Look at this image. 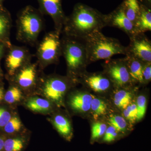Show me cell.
I'll use <instances>...</instances> for the list:
<instances>
[{
    "label": "cell",
    "mask_w": 151,
    "mask_h": 151,
    "mask_svg": "<svg viewBox=\"0 0 151 151\" xmlns=\"http://www.w3.org/2000/svg\"><path fill=\"white\" fill-rule=\"evenodd\" d=\"M82 83L94 92L103 93L108 91L113 86L110 78L104 72L85 73L80 76Z\"/></svg>",
    "instance_id": "11"
},
{
    "label": "cell",
    "mask_w": 151,
    "mask_h": 151,
    "mask_svg": "<svg viewBox=\"0 0 151 151\" xmlns=\"http://www.w3.org/2000/svg\"><path fill=\"white\" fill-rule=\"evenodd\" d=\"M61 33L53 31L47 33L37 46V57L43 65L58 62L62 56Z\"/></svg>",
    "instance_id": "5"
},
{
    "label": "cell",
    "mask_w": 151,
    "mask_h": 151,
    "mask_svg": "<svg viewBox=\"0 0 151 151\" xmlns=\"http://www.w3.org/2000/svg\"><path fill=\"white\" fill-rule=\"evenodd\" d=\"M84 40L88 64L100 60L110 59L115 55L127 54V47L122 45L118 40L106 36L101 31L92 34Z\"/></svg>",
    "instance_id": "2"
},
{
    "label": "cell",
    "mask_w": 151,
    "mask_h": 151,
    "mask_svg": "<svg viewBox=\"0 0 151 151\" xmlns=\"http://www.w3.org/2000/svg\"><path fill=\"white\" fill-rule=\"evenodd\" d=\"M103 67V72L110 78L114 86L126 88L133 85L125 58L106 60Z\"/></svg>",
    "instance_id": "6"
},
{
    "label": "cell",
    "mask_w": 151,
    "mask_h": 151,
    "mask_svg": "<svg viewBox=\"0 0 151 151\" xmlns=\"http://www.w3.org/2000/svg\"><path fill=\"white\" fill-rule=\"evenodd\" d=\"M129 38L126 55H132L143 62H151V42L145 33L137 34Z\"/></svg>",
    "instance_id": "8"
},
{
    "label": "cell",
    "mask_w": 151,
    "mask_h": 151,
    "mask_svg": "<svg viewBox=\"0 0 151 151\" xmlns=\"http://www.w3.org/2000/svg\"><path fill=\"white\" fill-rule=\"evenodd\" d=\"M1 69H0V75H1Z\"/></svg>",
    "instance_id": "37"
},
{
    "label": "cell",
    "mask_w": 151,
    "mask_h": 151,
    "mask_svg": "<svg viewBox=\"0 0 151 151\" xmlns=\"http://www.w3.org/2000/svg\"><path fill=\"white\" fill-rule=\"evenodd\" d=\"M61 38L62 55L65 58L70 75L80 77L86 72L88 64L87 52L84 40L63 35Z\"/></svg>",
    "instance_id": "3"
},
{
    "label": "cell",
    "mask_w": 151,
    "mask_h": 151,
    "mask_svg": "<svg viewBox=\"0 0 151 151\" xmlns=\"http://www.w3.org/2000/svg\"><path fill=\"white\" fill-rule=\"evenodd\" d=\"M4 98V90L2 87H0V102Z\"/></svg>",
    "instance_id": "34"
},
{
    "label": "cell",
    "mask_w": 151,
    "mask_h": 151,
    "mask_svg": "<svg viewBox=\"0 0 151 151\" xmlns=\"http://www.w3.org/2000/svg\"><path fill=\"white\" fill-rule=\"evenodd\" d=\"M123 115L125 119L132 124L137 121V111L136 103H132L125 108Z\"/></svg>",
    "instance_id": "28"
},
{
    "label": "cell",
    "mask_w": 151,
    "mask_h": 151,
    "mask_svg": "<svg viewBox=\"0 0 151 151\" xmlns=\"http://www.w3.org/2000/svg\"><path fill=\"white\" fill-rule=\"evenodd\" d=\"M31 57L27 49L22 47L11 46L6 58V65L10 75H14L20 68L29 63Z\"/></svg>",
    "instance_id": "10"
},
{
    "label": "cell",
    "mask_w": 151,
    "mask_h": 151,
    "mask_svg": "<svg viewBox=\"0 0 151 151\" xmlns=\"http://www.w3.org/2000/svg\"><path fill=\"white\" fill-rule=\"evenodd\" d=\"M121 7L126 16L135 25L140 13L141 6L138 0H125Z\"/></svg>",
    "instance_id": "19"
},
{
    "label": "cell",
    "mask_w": 151,
    "mask_h": 151,
    "mask_svg": "<svg viewBox=\"0 0 151 151\" xmlns=\"http://www.w3.org/2000/svg\"><path fill=\"white\" fill-rule=\"evenodd\" d=\"M52 122L58 133L66 140H70L72 137V129L68 119L58 115L54 117Z\"/></svg>",
    "instance_id": "18"
},
{
    "label": "cell",
    "mask_w": 151,
    "mask_h": 151,
    "mask_svg": "<svg viewBox=\"0 0 151 151\" xmlns=\"http://www.w3.org/2000/svg\"><path fill=\"white\" fill-rule=\"evenodd\" d=\"M147 101L146 97L144 95H139L137 97L136 103L137 111V121L142 120L145 115Z\"/></svg>",
    "instance_id": "29"
},
{
    "label": "cell",
    "mask_w": 151,
    "mask_h": 151,
    "mask_svg": "<svg viewBox=\"0 0 151 151\" xmlns=\"http://www.w3.org/2000/svg\"><path fill=\"white\" fill-rule=\"evenodd\" d=\"M124 58L133 84H143L142 69L145 62L132 55H126Z\"/></svg>",
    "instance_id": "15"
},
{
    "label": "cell",
    "mask_w": 151,
    "mask_h": 151,
    "mask_svg": "<svg viewBox=\"0 0 151 151\" xmlns=\"http://www.w3.org/2000/svg\"><path fill=\"white\" fill-rule=\"evenodd\" d=\"M4 142L5 141L3 139L0 138V151H1L4 149Z\"/></svg>",
    "instance_id": "35"
},
{
    "label": "cell",
    "mask_w": 151,
    "mask_h": 151,
    "mask_svg": "<svg viewBox=\"0 0 151 151\" xmlns=\"http://www.w3.org/2000/svg\"><path fill=\"white\" fill-rule=\"evenodd\" d=\"M107 127L106 124L100 122H96L92 125L91 139L92 142L97 140L104 136Z\"/></svg>",
    "instance_id": "26"
},
{
    "label": "cell",
    "mask_w": 151,
    "mask_h": 151,
    "mask_svg": "<svg viewBox=\"0 0 151 151\" xmlns=\"http://www.w3.org/2000/svg\"><path fill=\"white\" fill-rule=\"evenodd\" d=\"M42 14L31 6L22 9L17 19V38L21 42L34 45L43 27Z\"/></svg>",
    "instance_id": "4"
},
{
    "label": "cell",
    "mask_w": 151,
    "mask_h": 151,
    "mask_svg": "<svg viewBox=\"0 0 151 151\" xmlns=\"http://www.w3.org/2000/svg\"><path fill=\"white\" fill-rule=\"evenodd\" d=\"M24 147V142L19 138H11L4 142V149L6 151H21Z\"/></svg>",
    "instance_id": "24"
},
{
    "label": "cell",
    "mask_w": 151,
    "mask_h": 151,
    "mask_svg": "<svg viewBox=\"0 0 151 151\" xmlns=\"http://www.w3.org/2000/svg\"><path fill=\"white\" fill-rule=\"evenodd\" d=\"M107 26L106 16L83 4L76 6L73 12L67 17L61 34L84 40Z\"/></svg>",
    "instance_id": "1"
},
{
    "label": "cell",
    "mask_w": 151,
    "mask_h": 151,
    "mask_svg": "<svg viewBox=\"0 0 151 151\" xmlns=\"http://www.w3.org/2000/svg\"><path fill=\"white\" fill-rule=\"evenodd\" d=\"M92 98V95L88 92H77L70 97L69 105L74 111L79 113H86L90 111Z\"/></svg>",
    "instance_id": "14"
},
{
    "label": "cell",
    "mask_w": 151,
    "mask_h": 151,
    "mask_svg": "<svg viewBox=\"0 0 151 151\" xmlns=\"http://www.w3.org/2000/svg\"><path fill=\"white\" fill-rule=\"evenodd\" d=\"M4 45L2 44H0V59L2 56L4 51Z\"/></svg>",
    "instance_id": "33"
},
{
    "label": "cell",
    "mask_w": 151,
    "mask_h": 151,
    "mask_svg": "<svg viewBox=\"0 0 151 151\" xmlns=\"http://www.w3.org/2000/svg\"><path fill=\"white\" fill-rule=\"evenodd\" d=\"M143 84H147L151 81V62H145L142 69Z\"/></svg>",
    "instance_id": "31"
},
{
    "label": "cell",
    "mask_w": 151,
    "mask_h": 151,
    "mask_svg": "<svg viewBox=\"0 0 151 151\" xmlns=\"http://www.w3.org/2000/svg\"><path fill=\"white\" fill-rule=\"evenodd\" d=\"M22 127V122L19 119L17 116H14L12 117L4 127V130L8 134H14L19 132Z\"/></svg>",
    "instance_id": "27"
},
{
    "label": "cell",
    "mask_w": 151,
    "mask_h": 151,
    "mask_svg": "<svg viewBox=\"0 0 151 151\" xmlns=\"http://www.w3.org/2000/svg\"><path fill=\"white\" fill-rule=\"evenodd\" d=\"M90 110L92 112L93 118L97 119L106 114L107 104L104 100L92 95Z\"/></svg>",
    "instance_id": "22"
},
{
    "label": "cell",
    "mask_w": 151,
    "mask_h": 151,
    "mask_svg": "<svg viewBox=\"0 0 151 151\" xmlns=\"http://www.w3.org/2000/svg\"><path fill=\"white\" fill-rule=\"evenodd\" d=\"M126 88H118L113 97V102L117 108L124 110L132 103V93Z\"/></svg>",
    "instance_id": "20"
},
{
    "label": "cell",
    "mask_w": 151,
    "mask_h": 151,
    "mask_svg": "<svg viewBox=\"0 0 151 151\" xmlns=\"http://www.w3.org/2000/svg\"><path fill=\"white\" fill-rule=\"evenodd\" d=\"M36 68V64L29 63L16 73H17L16 79L19 86L27 89L34 85L37 74Z\"/></svg>",
    "instance_id": "13"
},
{
    "label": "cell",
    "mask_w": 151,
    "mask_h": 151,
    "mask_svg": "<svg viewBox=\"0 0 151 151\" xmlns=\"http://www.w3.org/2000/svg\"><path fill=\"white\" fill-rule=\"evenodd\" d=\"M118 135V132L114 127L111 126L107 128L105 131L103 136V142L106 143L112 142L116 140Z\"/></svg>",
    "instance_id": "30"
},
{
    "label": "cell",
    "mask_w": 151,
    "mask_h": 151,
    "mask_svg": "<svg viewBox=\"0 0 151 151\" xmlns=\"http://www.w3.org/2000/svg\"><path fill=\"white\" fill-rule=\"evenodd\" d=\"M137 34L145 33L151 30L150 9L141 6L140 13L135 24Z\"/></svg>",
    "instance_id": "16"
},
{
    "label": "cell",
    "mask_w": 151,
    "mask_h": 151,
    "mask_svg": "<svg viewBox=\"0 0 151 151\" xmlns=\"http://www.w3.org/2000/svg\"><path fill=\"white\" fill-rule=\"evenodd\" d=\"M107 26L122 30L130 38L137 34L134 24L126 16L122 7L113 14L106 16Z\"/></svg>",
    "instance_id": "12"
},
{
    "label": "cell",
    "mask_w": 151,
    "mask_h": 151,
    "mask_svg": "<svg viewBox=\"0 0 151 151\" xmlns=\"http://www.w3.org/2000/svg\"><path fill=\"white\" fill-rule=\"evenodd\" d=\"M41 13L51 17L54 22L55 30L62 32L67 17L62 9L61 0H37Z\"/></svg>",
    "instance_id": "9"
},
{
    "label": "cell",
    "mask_w": 151,
    "mask_h": 151,
    "mask_svg": "<svg viewBox=\"0 0 151 151\" xmlns=\"http://www.w3.org/2000/svg\"><path fill=\"white\" fill-rule=\"evenodd\" d=\"M4 0H0V5H2V3Z\"/></svg>",
    "instance_id": "36"
},
{
    "label": "cell",
    "mask_w": 151,
    "mask_h": 151,
    "mask_svg": "<svg viewBox=\"0 0 151 151\" xmlns=\"http://www.w3.org/2000/svg\"><path fill=\"white\" fill-rule=\"evenodd\" d=\"M11 24L10 14L7 10L0 5V39L4 40L8 46L11 47L8 38Z\"/></svg>",
    "instance_id": "17"
},
{
    "label": "cell",
    "mask_w": 151,
    "mask_h": 151,
    "mask_svg": "<svg viewBox=\"0 0 151 151\" xmlns=\"http://www.w3.org/2000/svg\"><path fill=\"white\" fill-rule=\"evenodd\" d=\"M70 79L58 76L47 78L43 83V94L58 105L62 104L64 95L70 85Z\"/></svg>",
    "instance_id": "7"
},
{
    "label": "cell",
    "mask_w": 151,
    "mask_h": 151,
    "mask_svg": "<svg viewBox=\"0 0 151 151\" xmlns=\"http://www.w3.org/2000/svg\"><path fill=\"white\" fill-rule=\"evenodd\" d=\"M109 124L114 127L118 132L125 133L128 129V124L127 120L123 116L119 115H111L110 116Z\"/></svg>",
    "instance_id": "23"
},
{
    "label": "cell",
    "mask_w": 151,
    "mask_h": 151,
    "mask_svg": "<svg viewBox=\"0 0 151 151\" xmlns=\"http://www.w3.org/2000/svg\"><path fill=\"white\" fill-rule=\"evenodd\" d=\"M22 93L19 87L13 86L6 92L4 98L6 103L13 104L18 102L22 99Z\"/></svg>",
    "instance_id": "25"
},
{
    "label": "cell",
    "mask_w": 151,
    "mask_h": 151,
    "mask_svg": "<svg viewBox=\"0 0 151 151\" xmlns=\"http://www.w3.org/2000/svg\"><path fill=\"white\" fill-rule=\"evenodd\" d=\"M12 118L11 113L5 108H0V127H4Z\"/></svg>",
    "instance_id": "32"
},
{
    "label": "cell",
    "mask_w": 151,
    "mask_h": 151,
    "mask_svg": "<svg viewBox=\"0 0 151 151\" xmlns=\"http://www.w3.org/2000/svg\"><path fill=\"white\" fill-rule=\"evenodd\" d=\"M26 105L31 111L39 113L47 112L51 108V104L49 101L38 97L30 98L27 102Z\"/></svg>",
    "instance_id": "21"
}]
</instances>
